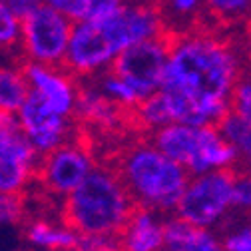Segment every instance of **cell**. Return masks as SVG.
<instances>
[{
	"instance_id": "4",
	"label": "cell",
	"mask_w": 251,
	"mask_h": 251,
	"mask_svg": "<svg viewBox=\"0 0 251 251\" xmlns=\"http://www.w3.org/2000/svg\"><path fill=\"white\" fill-rule=\"evenodd\" d=\"M74 20L50 4H42L22 20L20 50L28 62L64 66Z\"/></svg>"
},
{
	"instance_id": "29",
	"label": "cell",
	"mask_w": 251,
	"mask_h": 251,
	"mask_svg": "<svg viewBox=\"0 0 251 251\" xmlns=\"http://www.w3.org/2000/svg\"><path fill=\"white\" fill-rule=\"evenodd\" d=\"M224 245H226L227 251H251V229L229 235L224 241Z\"/></svg>"
},
{
	"instance_id": "10",
	"label": "cell",
	"mask_w": 251,
	"mask_h": 251,
	"mask_svg": "<svg viewBox=\"0 0 251 251\" xmlns=\"http://www.w3.org/2000/svg\"><path fill=\"white\" fill-rule=\"evenodd\" d=\"M18 118L28 140L32 142L40 155L56 150L58 146L70 140V120L66 116L56 114L48 106V102L34 90H30L26 102L18 110Z\"/></svg>"
},
{
	"instance_id": "23",
	"label": "cell",
	"mask_w": 251,
	"mask_h": 251,
	"mask_svg": "<svg viewBox=\"0 0 251 251\" xmlns=\"http://www.w3.org/2000/svg\"><path fill=\"white\" fill-rule=\"evenodd\" d=\"M24 198L20 192L0 194V224H18L22 217Z\"/></svg>"
},
{
	"instance_id": "5",
	"label": "cell",
	"mask_w": 251,
	"mask_h": 251,
	"mask_svg": "<svg viewBox=\"0 0 251 251\" xmlns=\"http://www.w3.org/2000/svg\"><path fill=\"white\" fill-rule=\"evenodd\" d=\"M176 36L166 32L164 36L132 44L116 56L108 70L128 82L140 98H148L162 88Z\"/></svg>"
},
{
	"instance_id": "27",
	"label": "cell",
	"mask_w": 251,
	"mask_h": 251,
	"mask_svg": "<svg viewBox=\"0 0 251 251\" xmlns=\"http://www.w3.org/2000/svg\"><path fill=\"white\" fill-rule=\"evenodd\" d=\"M162 4H166L170 14H174V16H190V14L198 12L200 0H164Z\"/></svg>"
},
{
	"instance_id": "15",
	"label": "cell",
	"mask_w": 251,
	"mask_h": 251,
	"mask_svg": "<svg viewBox=\"0 0 251 251\" xmlns=\"http://www.w3.org/2000/svg\"><path fill=\"white\" fill-rule=\"evenodd\" d=\"M30 94V84L24 68L0 64V110L16 112L22 108Z\"/></svg>"
},
{
	"instance_id": "11",
	"label": "cell",
	"mask_w": 251,
	"mask_h": 251,
	"mask_svg": "<svg viewBox=\"0 0 251 251\" xmlns=\"http://www.w3.org/2000/svg\"><path fill=\"white\" fill-rule=\"evenodd\" d=\"M24 74L28 78L30 90L38 92L48 102V106L60 116H74L78 86L74 82V74L64 66H48L38 62H28L24 66Z\"/></svg>"
},
{
	"instance_id": "13",
	"label": "cell",
	"mask_w": 251,
	"mask_h": 251,
	"mask_svg": "<svg viewBox=\"0 0 251 251\" xmlns=\"http://www.w3.org/2000/svg\"><path fill=\"white\" fill-rule=\"evenodd\" d=\"M148 140L160 151H164L168 158L176 160L177 164L185 166L192 174H196L201 142H203V126L172 122L151 132Z\"/></svg>"
},
{
	"instance_id": "20",
	"label": "cell",
	"mask_w": 251,
	"mask_h": 251,
	"mask_svg": "<svg viewBox=\"0 0 251 251\" xmlns=\"http://www.w3.org/2000/svg\"><path fill=\"white\" fill-rule=\"evenodd\" d=\"M235 179H233V196H231V205L241 209L245 215H251V168L235 160Z\"/></svg>"
},
{
	"instance_id": "8",
	"label": "cell",
	"mask_w": 251,
	"mask_h": 251,
	"mask_svg": "<svg viewBox=\"0 0 251 251\" xmlns=\"http://www.w3.org/2000/svg\"><path fill=\"white\" fill-rule=\"evenodd\" d=\"M94 170L90 150L80 142H66L42 155L32 177H36L50 194L68 196Z\"/></svg>"
},
{
	"instance_id": "22",
	"label": "cell",
	"mask_w": 251,
	"mask_h": 251,
	"mask_svg": "<svg viewBox=\"0 0 251 251\" xmlns=\"http://www.w3.org/2000/svg\"><path fill=\"white\" fill-rule=\"evenodd\" d=\"M108 98L124 104V106H136L142 98L136 94V90L128 84V82H124L120 76L112 74L110 70H106V74L102 76L100 80V86H98Z\"/></svg>"
},
{
	"instance_id": "17",
	"label": "cell",
	"mask_w": 251,
	"mask_h": 251,
	"mask_svg": "<svg viewBox=\"0 0 251 251\" xmlns=\"http://www.w3.org/2000/svg\"><path fill=\"white\" fill-rule=\"evenodd\" d=\"M215 130L229 144L235 146V150L241 153V158L251 155V122H247L241 116H237L235 112L227 110L226 116L219 120Z\"/></svg>"
},
{
	"instance_id": "9",
	"label": "cell",
	"mask_w": 251,
	"mask_h": 251,
	"mask_svg": "<svg viewBox=\"0 0 251 251\" xmlns=\"http://www.w3.org/2000/svg\"><path fill=\"white\" fill-rule=\"evenodd\" d=\"M118 52L108 42L96 20L74 22L68 44L64 68L74 76H94L106 72L116 60Z\"/></svg>"
},
{
	"instance_id": "33",
	"label": "cell",
	"mask_w": 251,
	"mask_h": 251,
	"mask_svg": "<svg viewBox=\"0 0 251 251\" xmlns=\"http://www.w3.org/2000/svg\"><path fill=\"white\" fill-rule=\"evenodd\" d=\"M0 194H2V190H0Z\"/></svg>"
},
{
	"instance_id": "6",
	"label": "cell",
	"mask_w": 251,
	"mask_h": 251,
	"mask_svg": "<svg viewBox=\"0 0 251 251\" xmlns=\"http://www.w3.org/2000/svg\"><path fill=\"white\" fill-rule=\"evenodd\" d=\"M233 179L235 168L229 164L190 181L176 207V213L200 227L213 224L231 205Z\"/></svg>"
},
{
	"instance_id": "24",
	"label": "cell",
	"mask_w": 251,
	"mask_h": 251,
	"mask_svg": "<svg viewBox=\"0 0 251 251\" xmlns=\"http://www.w3.org/2000/svg\"><path fill=\"white\" fill-rule=\"evenodd\" d=\"M46 4L58 8L60 12H64L66 16H70L74 22L86 20L88 18V6L90 0H44Z\"/></svg>"
},
{
	"instance_id": "16",
	"label": "cell",
	"mask_w": 251,
	"mask_h": 251,
	"mask_svg": "<svg viewBox=\"0 0 251 251\" xmlns=\"http://www.w3.org/2000/svg\"><path fill=\"white\" fill-rule=\"evenodd\" d=\"M26 237L42 247H50V249H66V251H74L76 243H78V233L64 227V229H56L46 222H34L30 224Z\"/></svg>"
},
{
	"instance_id": "12",
	"label": "cell",
	"mask_w": 251,
	"mask_h": 251,
	"mask_svg": "<svg viewBox=\"0 0 251 251\" xmlns=\"http://www.w3.org/2000/svg\"><path fill=\"white\" fill-rule=\"evenodd\" d=\"M42 155L28 140L26 132L14 138L0 136V190L22 192L32 179Z\"/></svg>"
},
{
	"instance_id": "31",
	"label": "cell",
	"mask_w": 251,
	"mask_h": 251,
	"mask_svg": "<svg viewBox=\"0 0 251 251\" xmlns=\"http://www.w3.org/2000/svg\"><path fill=\"white\" fill-rule=\"evenodd\" d=\"M150 2H155V4H162L164 0H150Z\"/></svg>"
},
{
	"instance_id": "34",
	"label": "cell",
	"mask_w": 251,
	"mask_h": 251,
	"mask_svg": "<svg viewBox=\"0 0 251 251\" xmlns=\"http://www.w3.org/2000/svg\"><path fill=\"white\" fill-rule=\"evenodd\" d=\"M0 2H2V0H0Z\"/></svg>"
},
{
	"instance_id": "1",
	"label": "cell",
	"mask_w": 251,
	"mask_h": 251,
	"mask_svg": "<svg viewBox=\"0 0 251 251\" xmlns=\"http://www.w3.org/2000/svg\"><path fill=\"white\" fill-rule=\"evenodd\" d=\"M235 56L227 42L198 32L176 36L162 88H177L198 102L209 126L217 128L229 110L227 98L237 78Z\"/></svg>"
},
{
	"instance_id": "18",
	"label": "cell",
	"mask_w": 251,
	"mask_h": 251,
	"mask_svg": "<svg viewBox=\"0 0 251 251\" xmlns=\"http://www.w3.org/2000/svg\"><path fill=\"white\" fill-rule=\"evenodd\" d=\"M200 231V226L187 222L181 215H176L164 222V251H183L194 235Z\"/></svg>"
},
{
	"instance_id": "14",
	"label": "cell",
	"mask_w": 251,
	"mask_h": 251,
	"mask_svg": "<svg viewBox=\"0 0 251 251\" xmlns=\"http://www.w3.org/2000/svg\"><path fill=\"white\" fill-rule=\"evenodd\" d=\"M126 251H160L164 247V224H155L150 207H138L122 231Z\"/></svg>"
},
{
	"instance_id": "7",
	"label": "cell",
	"mask_w": 251,
	"mask_h": 251,
	"mask_svg": "<svg viewBox=\"0 0 251 251\" xmlns=\"http://www.w3.org/2000/svg\"><path fill=\"white\" fill-rule=\"evenodd\" d=\"M108 42L120 54L132 44L158 38L168 32L164 24V14L155 2H126L110 12L108 16L96 20Z\"/></svg>"
},
{
	"instance_id": "26",
	"label": "cell",
	"mask_w": 251,
	"mask_h": 251,
	"mask_svg": "<svg viewBox=\"0 0 251 251\" xmlns=\"http://www.w3.org/2000/svg\"><path fill=\"white\" fill-rule=\"evenodd\" d=\"M183 251H227V249L211 233H207L203 227H200V231L194 235V239L190 241V245H187Z\"/></svg>"
},
{
	"instance_id": "2",
	"label": "cell",
	"mask_w": 251,
	"mask_h": 251,
	"mask_svg": "<svg viewBox=\"0 0 251 251\" xmlns=\"http://www.w3.org/2000/svg\"><path fill=\"white\" fill-rule=\"evenodd\" d=\"M112 170L128 187L132 198L151 211H176L192 179V172L155 148L148 136L122 144L106 155Z\"/></svg>"
},
{
	"instance_id": "21",
	"label": "cell",
	"mask_w": 251,
	"mask_h": 251,
	"mask_svg": "<svg viewBox=\"0 0 251 251\" xmlns=\"http://www.w3.org/2000/svg\"><path fill=\"white\" fill-rule=\"evenodd\" d=\"M227 104H229L231 112H235L243 120L251 122V74L237 72V78L229 92Z\"/></svg>"
},
{
	"instance_id": "32",
	"label": "cell",
	"mask_w": 251,
	"mask_h": 251,
	"mask_svg": "<svg viewBox=\"0 0 251 251\" xmlns=\"http://www.w3.org/2000/svg\"><path fill=\"white\" fill-rule=\"evenodd\" d=\"M247 32L251 34V20H249V24H247Z\"/></svg>"
},
{
	"instance_id": "19",
	"label": "cell",
	"mask_w": 251,
	"mask_h": 251,
	"mask_svg": "<svg viewBox=\"0 0 251 251\" xmlns=\"http://www.w3.org/2000/svg\"><path fill=\"white\" fill-rule=\"evenodd\" d=\"M20 42H22V20L2 0L0 2V54L22 48Z\"/></svg>"
},
{
	"instance_id": "28",
	"label": "cell",
	"mask_w": 251,
	"mask_h": 251,
	"mask_svg": "<svg viewBox=\"0 0 251 251\" xmlns=\"http://www.w3.org/2000/svg\"><path fill=\"white\" fill-rule=\"evenodd\" d=\"M6 6L20 18L24 20L26 16H30L36 8H40L44 4V0H4Z\"/></svg>"
},
{
	"instance_id": "25",
	"label": "cell",
	"mask_w": 251,
	"mask_h": 251,
	"mask_svg": "<svg viewBox=\"0 0 251 251\" xmlns=\"http://www.w3.org/2000/svg\"><path fill=\"white\" fill-rule=\"evenodd\" d=\"M249 4V0H205V6L213 16L227 18L231 14H239L245 6Z\"/></svg>"
},
{
	"instance_id": "3",
	"label": "cell",
	"mask_w": 251,
	"mask_h": 251,
	"mask_svg": "<svg viewBox=\"0 0 251 251\" xmlns=\"http://www.w3.org/2000/svg\"><path fill=\"white\" fill-rule=\"evenodd\" d=\"M142 207L124 181L108 168H94L62 203L60 222L80 235H122Z\"/></svg>"
},
{
	"instance_id": "30",
	"label": "cell",
	"mask_w": 251,
	"mask_h": 251,
	"mask_svg": "<svg viewBox=\"0 0 251 251\" xmlns=\"http://www.w3.org/2000/svg\"><path fill=\"white\" fill-rule=\"evenodd\" d=\"M237 160H239V158H237ZM241 162H245V164L251 168V155H247V158H241Z\"/></svg>"
}]
</instances>
